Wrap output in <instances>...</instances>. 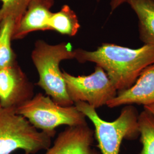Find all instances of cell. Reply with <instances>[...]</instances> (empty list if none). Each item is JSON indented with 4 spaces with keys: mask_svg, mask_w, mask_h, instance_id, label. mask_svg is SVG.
<instances>
[{
    "mask_svg": "<svg viewBox=\"0 0 154 154\" xmlns=\"http://www.w3.org/2000/svg\"><path fill=\"white\" fill-rule=\"evenodd\" d=\"M74 51L79 63L93 62L102 68L117 91L131 87L143 70L154 63V46L149 45L131 49L105 43L94 51Z\"/></svg>",
    "mask_w": 154,
    "mask_h": 154,
    "instance_id": "obj_1",
    "label": "cell"
},
{
    "mask_svg": "<svg viewBox=\"0 0 154 154\" xmlns=\"http://www.w3.org/2000/svg\"><path fill=\"white\" fill-rule=\"evenodd\" d=\"M32 60L38 73L36 85L42 88L56 104L66 107L74 105L67 93L61 61L75 58V51L70 43L50 45L37 40L31 54Z\"/></svg>",
    "mask_w": 154,
    "mask_h": 154,
    "instance_id": "obj_2",
    "label": "cell"
},
{
    "mask_svg": "<svg viewBox=\"0 0 154 154\" xmlns=\"http://www.w3.org/2000/svg\"><path fill=\"white\" fill-rule=\"evenodd\" d=\"M74 105L93 123L94 135L102 154H119L123 139L134 140L139 137V113L133 105L124 106L112 122L103 120L96 109L86 102H78Z\"/></svg>",
    "mask_w": 154,
    "mask_h": 154,
    "instance_id": "obj_3",
    "label": "cell"
},
{
    "mask_svg": "<svg viewBox=\"0 0 154 154\" xmlns=\"http://www.w3.org/2000/svg\"><path fill=\"white\" fill-rule=\"evenodd\" d=\"M51 138L38 131L15 109L0 105V154H11L19 149L25 154H36L49 148Z\"/></svg>",
    "mask_w": 154,
    "mask_h": 154,
    "instance_id": "obj_4",
    "label": "cell"
},
{
    "mask_svg": "<svg viewBox=\"0 0 154 154\" xmlns=\"http://www.w3.org/2000/svg\"><path fill=\"white\" fill-rule=\"evenodd\" d=\"M16 112L51 138L55 136V128L61 125L78 126L88 125L86 116L75 105L61 106L54 102L49 96L46 97L41 93L37 94L17 108Z\"/></svg>",
    "mask_w": 154,
    "mask_h": 154,
    "instance_id": "obj_5",
    "label": "cell"
},
{
    "mask_svg": "<svg viewBox=\"0 0 154 154\" xmlns=\"http://www.w3.org/2000/svg\"><path fill=\"white\" fill-rule=\"evenodd\" d=\"M67 93L74 104L78 102H86L95 109L106 106L117 94L106 72L95 66L94 72L88 75L75 77L63 71Z\"/></svg>",
    "mask_w": 154,
    "mask_h": 154,
    "instance_id": "obj_6",
    "label": "cell"
},
{
    "mask_svg": "<svg viewBox=\"0 0 154 154\" xmlns=\"http://www.w3.org/2000/svg\"><path fill=\"white\" fill-rule=\"evenodd\" d=\"M34 85L17 62L0 70V105L16 109L34 96Z\"/></svg>",
    "mask_w": 154,
    "mask_h": 154,
    "instance_id": "obj_7",
    "label": "cell"
},
{
    "mask_svg": "<svg viewBox=\"0 0 154 154\" xmlns=\"http://www.w3.org/2000/svg\"><path fill=\"white\" fill-rule=\"evenodd\" d=\"M94 131L88 125L68 126L45 154H102L93 146Z\"/></svg>",
    "mask_w": 154,
    "mask_h": 154,
    "instance_id": "obj_8",
    "label": "cell"
},
{
    "mask_svg": "<svg viewBox=\"0 0 154 154\" xmlns=\"http://www.w3.org/2000/svg\"><path fill=\"white\" fill-rule=\"evenodd\" d=\"M154 105V63L146 67L130 88L117 92L106 106L115 108L126 105Z\"/></svg>",
    "mask_w": 154,
    "mask_h": 154,
    "instance_id": "obj_9",
    "label": "cell"
},
{
    "mask_svg": "<svg viewBox=\"0 0 154 154\" xmlns=\"http://www.w3.org/2000/svg\"><path fill=\"white\" fill-rule=\"evenodd\" d=\"M54 1L50 0H32L24 15L16 25L12 39H21L29 33L35 31L50 30L49 26L52 13L50 9Z\"/></svg>",
    "mask_w": 154,
    "mask_h": 154,
    "instance_id": "obj_10",
    "label": "cell"
},
{
    "mask_svg": "<svg viewBox=\"0 0 154 154\" xmlns=\"http://www.w3.org/2000/svg\"><path fill=\"white\" fill-rule=\"evenodd\" d=\"M139 20V38L144 45L154 46V0H126Z\"/></svg>",
    "mask_w": 154,
    "mask_h": 154,
    "instance_id": "obj_11",
    "label": "cell"
},
{
    "mask_svg": "<svg viewBox=\"0 0 154 154\" xmlns=\"http://www.w3.org/2000/svg\"><path fill=\"white\" fill-rule=\"evenodd\" d=\"M49 26L50 30L73 37L78 33L80 24L75 13L69 6L65 5L60 11L52 13Z\"/></svg>",
    "mask_w": 154,
    "mask_h": 154,
    "instance_id": "obj_12",
    "label": "cell"
},
{
    "mask_svg": "<svg viewBox=\"0 0 154 154\" xmlns=\"http://www.w3.org/2000/svg\"><path fill=\"white\" fill-rule=\"evenodd\" d=\"M16 20L11 17L0 24V70L17 62V55L11 47Z\"/></svg>",
    "mask_w": 154,
    "mask_h": 154,
    "instance_id": "obj_13",
    "label": "cell"
},
{
    "mask_svg": "<svg viewBox=\"0 0 154 154\" xmlns=\"http://www.w3.org/2000/svg\"><path fill=\"white\" fill-rule=\"evenodd\" d=\"M138 127L143 146L140 154H154V114L144 109L139 114Z\"/></svg>",
    "mask_w": 154,
    "mask_h": 154,
    "instance_id": "obj_14",
    "label": "cell"
},
{
    "mask_svg": "<svg viewBox=\"0 0 154 154\" xmlns=\"http://www.w3.org/2000/svg\"><path fill=\"white\" fill-rule=\"evenodd\" d=\"M32 1L0 0L2 4L0 8V24L5 19L11 17L16 20L17 25L24 15Z\"/></svg>",
    "mask_w": 154,
    "mask_h": 154,
    "instance_id": "obj_15",
    "label": "cell"
},
{
    "mask_svg": "<svg viewBox=\"0 0 154 154\" xmlns=\"http://www.w3.org/2000/svg\"><path fill=\"white\" fill-rule=\"evenodd\" d=\"M126 0H111L110 2V6L111 8V11H114L116 9L121 5L123 3L126 2Z\"/></svg>",
    "mask_w": 154,
    "mask_h": 154,
    "instance_id": "obj_16",
    "label": "cell"
},
{
    "mask_svg": "<svg viewBox=\"0 0 154 154\" xmlns=\"http://www.w3.org/2000/svg\"><path fill=\"white\" fill-rule=\"evenodd\" d=\"M144 109H146L147 110H149V111H151L153 114H154V106L153 105H151V106H143Z\"/></svg>",
    "mask_w": 154,
    "mask_h": 154,
    "instance_id": "obj_17",
    "label": "cell"
},
{
    "mask_svg": "<svg viewBox=\"0 0 154 154\" xmlns=\"http://www.w3.org/2000/svg\"><path fill=\"white\" fill-rule=\"evenodd\" d=\"M50 1H54V0H50ZM97 1H99V0H97Z\"/></svg>",
    "mask_w": 154,
    "mask_h": 154,
    "instance_id": "obj_18",
    "label": "cell"
},
{
    "mask_svg": "<svg viewBox=\"0 0 154 154\" xmlns=\"http://www.w3.org/2000/svg\"><path fill=\"white\" fill-rule=\"evenodd\" d=\"M153 106H154V105H153Z\"/></svg>",
    "mask_w": 154,
    "mask_h": 154,
    "instance_id": "obj_19",
    "label": "cell"
},
{
    "mask_svg": "<svg viewBox=\"0 0 154 154\" xmlns=\"http://www.w3.org/2000/svg\"></svg>",
    "mask_w": 154,
    "mask_h": 154,
    "instance_id": "obj_20",
    "label": "cell"
}]
</instances>
